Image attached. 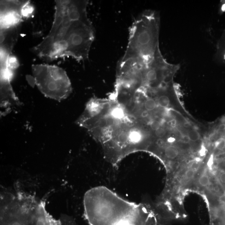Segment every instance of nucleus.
Segmentation results:
<instances>
[{"label":"nucleus","mask_w":225,"mask_h":225,"mask_svg":"<svg viewBox=\"0 0 225 225\" xmlns=\"http://www.w3.org/2000/svg\"><path fill=\"white\" fill-rule=\"evenodd\" d=\"M88 1H55L54 19L48 35L32 52L44 60L72 57L84 62L95 39L87 14Z\"/></svg>","instance_id":"1"},{"label":"nucleus","mask_w":225,"mask_h":225,"mask_svg":"<svg viewBox=\"0 0 225 225\" xmlns=\"http://www.w3.org/2000/svg\"><path fill=\"white\" fill-rule=\"evenodd\" d=\"M137 206L103 186L91 189L84 198L85 214L90 225H122Z\"/></svg>","instance_id":"2"},{"label":"nucleus","mask_w":225,"mask_h":225,"mask_svg":"<svg viewBox=\"0 0 225 225\" xmlns=\"http://www.w3.org/2000/svg\"><path fill=\"white\" fill-rule=\"evenodd\" d=\"M160 17L155 11L147 10L135 19L129 28V41L121 61L134 59L146 64L159 48Z\"/></svg>","instance_id":"3"},{"label":"nucleus","mask_w":225,"mask_h":225,"mask_svg":"<svg viewBox=\"0 0 225 225\" xmlns=\"http://www.w3.org/2000/svg\"><path fill=\"white\" fill-rule=\"evenodd\" d=\"M35 85L45 96L61 101L71 93V84L66 72L56 66L36 64L32 66Z\"/></svg>","instance_id":"4"},{"label":"nucleus","mask_w":225,"mask_h":225,"mask_svg":"<svg viewBox=\"0 0 225 225\" xmlns=\"http://www.w3.org/2000/svg\"><path fill=\"white\" fill-rule=\"evenodd\" d=\"M29 1H1V29L21 25L23 8Z\"/></svg>","instance_id":"5"},{"label":"nucleus","mask_w":225,"mask_h":225,"mask_svg":"<svg viewBox=\"0 0 225 225\" xmlns=\"http://www.w3.org/2000/svg\"><path fill=\"white\" fill-rule=\"evenodd\" d=\"M122 225H157L151 210L143 204H137L133 213Z\"/></svg>","instance_id":"6"},{"label":"nucleus","mask_w":225,"mask_h":225,"mask_svg":"<svg viewBox=\"0 0 225 225\" xmlns=\"http://www.w3.org/2000/svg\"><path fill=\"white\" fill-rule=\"evenodd\" d=\"M9 80L1 79V107L2 114L7 113L11 108L19 105V99L13 91Z\"/></svg>","instance_id":"7"},{"label":"nucleus","mask_w":225,"mask_h":225,"mask_svg":"<svg viewBox=\"0 0 225 225\" xmlns=\"http://www.w3.org/2000/svg\"><path fill=\"white\" fill-rule=\"evenodd\" d=\"M215 56L219 62L225 63V29L218 42Z\"/></svg>","instance_id":"8"},{"label":"nucleus","mask_w":225,"mask_h":225,"mask_svg":"<svg viewBox=\"0 0 225 225\" xmlns=\"http://www.w3.org/2000/svg\"><path fill=\"white\" fill-rule=\"evenodd\" d=\"M164 153L168 159H174L179 155V151L178 149L174 146H168L165 147L164 149Z\"/></svg>","instance_id":"9"},{"label":"nucleus","mask_w":225,"mask_h":225,"mask_svg":"<svg viewBox=\"0 0 225 225\" xmlns=\"http://www.w3.org/2000/svg\"><path fill=\"white\" fill-rule=\"evenodd\" d=\"M35 11L34 7L31 4L30 1L28 2L23 8L22 15L23 19H27L33 15Z\"/></svg>","instance_id":"10"},{"label":"nucleus","mask_w":225,"mask_h":225,"mask_svg":"<svg viewBox=\"0 0 225 225\" xmlns=\"http://www.w3.org/2000/svg\"><path fill=\"white\" fill-rule=\"evenodd\" d=\"M19 66V62L16 57L10 56L8 58L7 63V67L8 70L14 72Z\"/></svg>","instance_id":"11"},{"label":"nucleus","mask_w":225,"mask_h":225,"mask_svg":"<svg viewBox=\"0 0 225 225\" xmlns=\"http://www.w3.org/2000/svg\"><path fill=\"white\" fill-rule=\"evenodd\" d=\"M143 106L146 111L150 112L155 110L156 108L157 104L156 101L152 98H148L146 99L143 103Z\"/></svg>","instance_id":"12"},{"label":"nucleus","mask_w":225,"mask_h":225,"mask_svg":"<svg viewBox=\"0 0 225 225\" xmlns=\"http://www.w3.org/2000/svg\"><path fill=\"white\" fill-rule=\"evenodd\" d=\"M188 137L189 141L192 142H196L200 139L201 136L197 130L192 129L188 133Z\"/></svg>","instance_id":"13"},{"label":"nucleus","mask_w":225,"mask_h":225,"mask_svg":"<svg viewBox=\"0 0 225 225\" xmlns=\"http://www.w3.org/2000/svg\"><path fill=\"white\" fill-rule=\"evenodd\" d=\"M198 183L201 186L206 187L210 184V179L206 173H203L201 175L198 180Z\"/></svg>","instance_id":"14"},{"label":"nucleus","mask_w":225,"mask_h":225,"mask_svg":"<svg viewBox=\"0 0 225 225\" xmlns=\"http://www.w3.org/2000/svg\"><path fill=\"white\" fill-rule=\"evenodd\" d=\"M166 134V130L162 127L159 128L155 131V136L159 138H162Z\"/></svg>","instance_id":"15"},{"label":"nucleus","mask_w":225,"mask_h":225,"mask_svg":"<svg viewBox=\"0 0 225 225\" xmlns=\"http://www.w3.org/2000/svg\"><path fill=\"white\" fill-rule=\"evenodd\" d=\"M150 126L152 130H154L155 131L157 129L161 127V123L160 122V121L157 120H154L150 123Z\"/></svg>","instance_id":"16"},{"label":"nucleus","mask_w":225,"mask_h":225,"mask_svg":"<svg viewBox=\"0 0 225 225\" xmlns=\"http://www.w3.org/2000/svg\"><path fill=\"white\" fill-rule=\"evenodd\" d=\"M195 172L193 169L188 170L185 173V176L187 179H191L193 178L194 176Z\"/></svg>","instance_id":"17"},{"label":"nucleus","mask_w":225,"mask_h":225,"mask_svg":"<svg viewBox=\"0 0 225 225\" xmlns=\"http://www.w3.org/2000/svg\"><path fill=\"white\" fill-rule=\"evenodd\" d=\"M168 124L170 126L174 128L176 126V121L175 119L171 120L169 121Z\"/></svg>","instance_id":"18"},{"label":"nucleus","mask_w":225,"mask_h":225,"mask_svg":"<svg viewBox=\"0 0 225 225\" xmlns=\"http://www.w3.org/2000/svg\"><path fill=\"white\" fill-rule=\"evenodd\" d=\"M220 180L223 183H225V172L221 173L220 176Z\"/></svg>","instance_id":"19"},{"label":"nucleus","mask_w":225,"mask_h":225,"mask_svg":"<svg viewBox=\"0 0 225 225\" xmlns=\"http://www.w3.org/2000/svg\"><path fill=\"white\" fill-rule=\"evenodd\" d=\"M221 10L222 12H225V1L221 2Z\"/></svg>","instance_id":"20"},{"label":"nucleus","mask_w":225,"mask_h":225,"mask_svg":"<svg viewBox=\"0 0 225 225\" xmlns=\"http://www.w3.org/2000/svg\"><path fill=\"white\" fill-rule=\"evenodd\" d=\"M219 201H220V202H221V203H223V204H225V194L222 195V196H220V198H219Z\"/></svg>","instance_id":"21"},{"label":"nucleus","mask_w":225,"mask_h":225,"mask_svg":"<svg viewBox=\"0 0 225 225\" xmlns=\"http://www.w3.org/2000/svg\"><path fill=\"white\" fill-rule=\"evenodd\" d=\"M23 225L21 223V222H20L19 221H14V222H12V223L11 225Z\"/></svg>","instance_id":"22"},{"label":"nucleus","mask_w":225,"mask_h":225,"mask_svg":"<svg viewBox=\"0 0 225 225\" xmlns=\"http://www.w3.org/2000/svg\"></svg>","instance_id":"23"},{"label":"nucleus","mask_w":225,"mask_h":225,"mask_svg":"<svg viewBox=\"0 0 225 225\" xmlns=\"http://www.w3.org/2000/svg\"></svg>","instance_id":"24"}]
</instances>
